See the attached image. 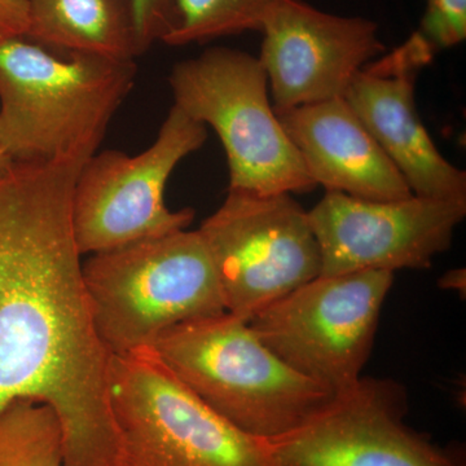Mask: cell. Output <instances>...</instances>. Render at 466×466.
<instances>
[{
  "label": "cell",
  "instance_id": "cell-11",
  "mask_svg": "<svg viewBox=\"0 0 466 466\" xmlns=\"http://www.w3.org/2000/svg\"><path fill=\"white\" fill-rule=\"evenodd\" d=\"M321 253V275L426 269L449 250L466 217V198L412 195L370 201L327 192L308 211Z\"/></svg>",
  "mask_w": 466,
  "mask_h": 466
},
{
  "label": "cell",
  "instance_id": "cell-7",
  "mask_svg": "<svg viewBox=\"0 0 466 466\" xmlns=\"http://www.w3.org/2000/svg\"><path fill=\"white\" fill-rule=\"evenodd\" d=\"M207 139V126L173 106L155 142L139 155L94 153L79 171L72 198L81 256L187 229L195 211L170 210L165 188L175 167Z\"/></svg>",
  "mask_w": 466,
  "mask_h": 466
},
{
  "label": "cell",
  "instance_id": "cell-15",
  "mask_svg": "<svg viewBox=\"0 0 466 466\" xmlns=\"http://www.w3.org/2000/svg\"><path fill=\"white\" fill-rule=\"evenodd\" d=\"M25 36L70 54L122 61L143 55L131 0H29Z\"/></svg>",
  "mask_w": 466,
  "mask_h": 466
},
{
  "label": "cell",
  "instance_id": "cell-6",
  "mask_svg": "<svg viewBox=\"0 0 466 466\" xmlns=\"http://www.w3.org/2000/svg\"><path fill=\"white\" fill-rule=\"evenodd\" d=\"M109 400L119 466H274L265 440L218 415L152 348L112 355Z\"/></svg>",
  "mask_w": 466,
  "mask_h": 466
},
{
  "label": "cell",
  "instance_id": "cell-16",
  "mask_svg": "<svg viewBox=\"0 0 466 466\" xmlns=\"http://www.w3.org/2000/svg\"><path fill=\"white\" fill-rule=\"evenodd\" d=\"M0 466H66L60 422L50 407L16 400L0 410Z\"/></svg>",
  "mask_w": 466,
  "mask_h": 466
},
{
  "label": "cell",
  "instance_id": "cell-14",
  "mask_svg": "<svg viewBox=\"0 0 466 466\" xmlns=\"http://www.w3.org/2000/svg\"><path fill=\"white\" fill-rule=\"evenodd\" d=\"M276 115L317 187L370 201L403 200L413 195L343 97Z\"/></svg>",
  "mask_w": 466,
  "mask_h": 466
},
{
  "label": "cell",
  "instance_id": "cell-20",
  "mask_svg": "<svg viewBox=\"0 0 466 466\" xmlns=\"http://www.w3.org/2000/svg\"><path fill=\"white\" fill-rule=\"evenodd\" d=\"M29 0H0V38L25 36Z\"/></svg>",
  "mask_w": 466,
  "mask_h": 466
},
{
  "label": "cell",
  "instance_id": "cell-19",
  "mask_svg": "<svg viewBox=\"0 0 466 466\" xmlns=\"http://www.w3.org/2000/svg\"><path fill=\"white\" fill-rule=\"evenodd\" d=\"M137 39L143 54L164 42L177 21V0H131Z\"/></svg>",
  "mask_w": 466,
  "mask_h": 466
},
{
  "label": "cell",
  "instance_id": "cell-4",
  "mask_svg": "<svg viewBox=\"0 0 466 466\" xmlns=\"http://www.w3.org/2000/svg\"><path fill=\"white\" fill-rule=\"evenodd\" d=\"M95 328L112 355L150 348L168 328L226 311L198 231H177L91 254L82 265Z\"/></svg>",
  "mask_w": 466,
  "mask_h": 466
},
{
  "label": "cell",
  "instance_id": "cell-10",
  "mask_svg": "<svg viewBox=\"0 0 466 466\" xmlns=\"http://www.w3.org/2000/svg\"><path fill=\"white\" fill-rule=\"evenodd\" d=\"M404 386L360 377L305 422L265 441L274 466H465L461 449L434 443L406 422Z\"/></svg>",
  "mask_w": 466,
  "mask_h": 466
},
{
  "label": "cell",
  "instance_id": "cell-5",
  "mask_svg": "<svg viewBox=\"0 0 466 466\" xmlns=\"http://www.w3.org/2000/svg\"><path fill=\"white\" fill-rule=\"evenodd\" d=\"M168 85L174 106L219 137L228 161V191L293 195L317 187L269 101L258 57L211 47L175 64Z\"/></svg>",
  "mask_w": 466,
  "mask_h": 466
},
{
  "label": "cell",
  "instance_id": "cell-17",
  "mask_svg": "<svg viewBox=\"0 0 466 466\" xmlns=\"http://www.w3.org/2000/svg\"><path fill=\"white\" fill-rule=\"evenodd\" d=\"M278 0H177V21L165 45L205 43L245 32H260Z\"/></svg>",
  "mask_w": 466,
  "mask_h": 466
},
{
  "label": "cell",
  "instance_id": "cell-13",
  "mask_svg": "<svg viewBox=\"0 0 466 466\" xmlns=\"http://www.w3.org/2000/svg\"><path fill=\"white\" fill-rule=\"evenodd\" d=\"M431 57L412 38L367 64L343 99L403 175L415 196L466 198V174L437 149L415 101L417 76Z\"/></svg>",
  "mask_w": 466,
  "mask_h": 466
},
{
  "label": "cell",
  "instance_id": "cell-12",
  "mask_svg": "<svg viewBox=\"0 0 466 466\" xmlns=\"http://www.w3.org/2000/svg\"><path fill=\"white\" fill-rule=\"evenodd\" d=\"M259 61L276 113L345 96L354 76L385 54L375 21L278 0L263 20Z\"/></svg>",
  "mask_w": 466,
  "mask_h": 466
},
{
  "label": "cell",
  "instance_id": "cell-1",
  "mask_svg": "<svg viewBox=\"0 0 466 466\" xmlns=\"http://www.w3.org/2000/svg\"><path fill=\"white\" fill-rule=\"evenodd\" d=\"M90 153L14 162L0 177V410L16 400L56 413L66 466H119L101 341L72 226Z\"/></svg>",
  "mask_w": 466,
  "mask_h": 466
},
{
  "label": "cell",
  "instance_id": "cell-18",
  "mask_svg": "<svg viewBox=\"0 0 466 466\" xmlns=\"http://www.w3.org/2000/svg\"><path fill=\"white\" fill-rule=\"evenodd\" d=\"M410 38L433 57L464 42L466 0H426L424 15Z\"/></svg>",
  "mask_w": 466,
  "mask_h": 466
},
{
  "label": "cell",
  "instance_id": "cell-8",
  "mask_svg": "<svg viewBox=\"0 0 466 466\" xmlns=\"http://www.w3.org/2000/svg\"><path fill=\"white\" fill-rule=\"evenodd\" d=\"M392 280L386 271L320 275L249 324L287 366L336 394L361 377Z\"/></svg>",
  "mask_w": 466,
  "mask_h": 466
},
{
  "label": "cell",
  "instance_id": "cell-9",
  "mask_svg": "<svg viewBox=\"0 0 466 466\" xmlns=\"http://www.w3.org/2000/svg\"><path fill=\"white\" fill-rule=\"evenodd\" d=\"M198 231L216 266L226 311L242 320L321 275L308 211L291 193L228 191Z\"/></svg>",
  "mask_w": 466,
  "mask_h": 466
},
{
  "label": "cell",
  "instance_id": "cell-21",
  "mask_svg": "<svg viewBox=\"0 0 466 466\" xmlns=\"http://www.w3.org/2000/svg\"><path fill=\"white\" fill-rule=\"evenodd\" d=\"M12 164H14V161L9 158V156L7 153H5V148H3L2 142H0V177L7 173L8 168L12 167Z\"/></svg>",
  "mask_w": 466,
  "mask_h": 466
},
{
  "label": "cell",
  "instance_id": "cell-2",
  "mask_svg": "<svg viewBox=\"0 0 466 466\" xmlns=\"http://www.w3.org/2000/svg\"><path fill=\"white\" fill-rule=\"evenodd\" d=\"M135 61L0 38V142L14 162L96 153L137 79Z\"/></svg>",
  "mask_w": 466,
  "mask_h": 466
},
{
  "label": "cell",
  "instance_id": "cell-3",
  "mask_svg": "<svg viewBox=\"0 0 466 466\" xmlns=\"http://www.w3.org/2000/svg\"><path fill=\"white\" fill-rule=\"evenodd\" d=\"M150 348L218 415L258 440L293 431L333 395L276 357L249 321L227 311L174 325Z\"/></svg>",
  "mask_w": 466,
  "mask_h": 466
}]
</instances>
